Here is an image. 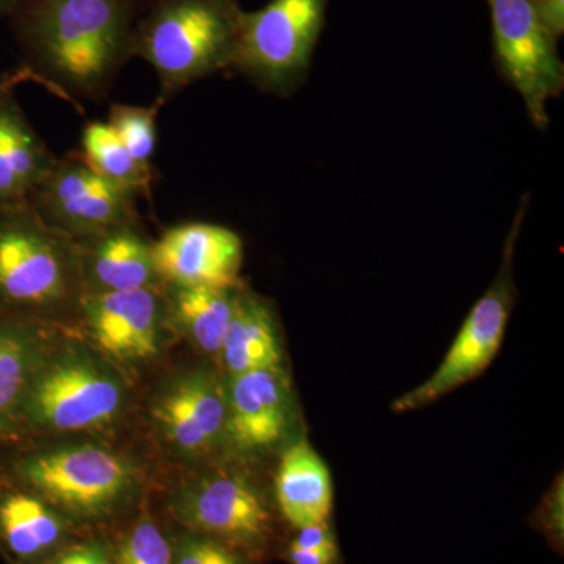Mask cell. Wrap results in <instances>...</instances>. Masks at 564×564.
<instances>
[{
    "label": "cell",
    "mask_w": 564,
    "mask_h": 564,
    "mask_svg": "<svg viewBox=\"0 0 564 564\" xmlns=\"http://www.w3.org/2000/svg\"><path fill=\"white\" fill-rule=\"evenodd\" d=\"M173 564H258L242 552L206 534L177 529L170 534Z\"/></svg>",
    "instance_id": "obj_25"
},
{
    "label": "cell",
    "mask_w": 564,
    "mask_h": 564,
    "mask_svg": "<svg viewBox=\"0 0 564 564\" xmlns=\"http://www.w3.org/2000/svg\"><path fill=\"white\" fill-rule=\"evenodd\" d=\"M35 77L25 69L0 84V206L28 202L55 162L11 93L14 84Z\"/></svg>",
    "instance_id": "obj_16"
},
{
    "label": "cell",
    "mask_w": 564,
    "mask_h": 564,
    "mask_svg": "<svg viewBox=\"0 0 564 564\" xmlns=\"http://www.w3.org/2000/svg\"><path fill=\"white\" fill-rule=\"evenodd\" d=\"M133 198V193L96 173L80 152H70L55 159L28 202L47 225L84 240L137 225Z\"/></svg>",
    "instance_id": "obj_9"
},
{
    "label": "cell",
    "mask_w": 564,
    "mask_h": 564,
    "mask_svg": "<svg viewBox=\"0 0 564 564\" xmlns=\"http://www.w3.org/2000/svg\"><path fill=\"white\" fill-rule=\"evenodd\" d=\"M534 17L555 41L564 33V0H529Z\"/></svg>",
    "instance_id": "obj_28"
},
{
    "label": "cell",
    "mask_w": 564,
    "mask_h": 564,
    "mask_svg": "<svg viewBox=\"0 0 564 564\" xmlns=\"http://www.w3.org/2000/svg\"><path fill=\"white\" fill-rule=\"evenodd\" d=\"M79 245L29 202L0 206V311L39 321L84 300Z\"/></svg>",
    "instance_id": "obj_2"
},
{
    "label": "cell",
    "mask_w": 564,
    "mask_h": 564,
    "mask_svg": "<svg viewBox=\"0 0 564 564\" xmlns=\"http://www.w3.org/2000/svg\"><path fill=\"white\" fill-rule=\"evenodd\" d=\"M111 552L115 564H173L170 534L147 511L122 530Z\"/></svg>",
    "instance_id": "obj_23"
},
{
    "label": "cell",
    "mask_w": 564,
    "mask_h": 564,
    "mask_svg": "<svg viewBox=\"0 0 564 564\" xmlns=\"http://www.w3.org/2000/svg\"><path fill=\"white\" fill-rule=\"evenodd\" d=\"M76 242L87 293L135 291L163 284L152 259V243L141 237L137 225Z\"/></svg>",
    "instance_id": "obj_17"
},
{
    "label": "cell",
    "mask_w": 564,
    "mask_h": 564,
    "mask_svg": "<svg viewBox=\"0 0 564 564\" xmlns=\"http://www.w3.org/2000/svg\"><path fill=\"white\" fill-rule=\"evenodd\" d=\"M118 375L80 348L44 356L18 421L17 441L31 433L95 432L117 421L124 406Z\"/></svg>",
    "instance_id": "obj_5"
},
{
    "label": "cell",
    "mask_w": 564,
    "mask_h": 564,
    "mask_svg": "<svg viewBox=\"0 0 564 564\" xmlns=\"http://www.w3.org/2000/svg\"><path fill=\"white\" fill-rule=\"evenodd\" d=\"M80 154L96 173L101 174L124 191L147 193L150 191L152 170L143 169L126 150L117 133L107 122L93 121L82 137Z\"/></svg>",
    "instance_id": "obj_22"
},
{
    "label": "cell",
    "mask_w": 564,
    "mask_h": 564,
    "mask_svg": "<svg viewBox=\"0 0 564 564\" xmlns=\"http://www.w3.org/2000/svg\"><path fill=\"white\" fill-rule=\"evenodd\" d=\"M135 0H31L20 33L35 74L74 95H102L132 55Z\"/></svg>",
    "instance_id": "obj_1"
},
{
    "label": "cell",
    "mask_w": 564,
    "mask_h": 564,
    "mask_svg": "<svg viewBox=\"0 0 564 564\" xmlns=\"http://www.w3.org/2000/svg\"><path fill=\"white\" fill-rule=\"evenodd\" d=\"M242 13L237 0H158L133 29L132 54L150 63L170 95L232 68Z\"/></svg>",
    "instance_id": "obj_4"
},
{
    "label": "cell",
    "mask_w": 564,
    "mask_h": 564,
    "mask_svg": "<svg viewBox=\"0 0 564 564\" xmlns=\"http://www.w3.org/2000/svg\"><path fill=\"white\" fill-rule=\"evenodd\" d=\"M159 288L84 296L82 315L99 350L118 361L129 362L158 355L166 318H170L169 300Z\"/></svg>",
    "instance_id": "obj_11"
},
{
    "label": "cell",
    "mask_w": 564,
    "mask_h": 564,
    "mask_svg": "<svg viewBox=\"0 0 564 564\" xmlns=\"http://www.w3.org/2000/svg\"><path fill=\"white\" fill-rule=\"evenodd\" d=\"M170 288L172 293L166 300L174 325L196 348L206 355L220 356L234 313L237 289Z\"/></svg>",
    "instance_id": "obj_21"
},
{
    "label": "cell",
    "mask_w": 564,
    "mask_h": 564,
    "mask_svg": "<svg viewBox=\"0 0 564 564\" xmlns=\"http://www.w3.org/2000/svg\"><path fill=\"white\" fill-rule=\"evenodd\" d=\"M328 0H270L243 11L232 68L278 95L295 90L310 73Z\"/></svg>",
    "instance_id": "obj_6"
},
{
    "label": "cell",
    "mask_w": 564,
    "mask_h": 564,
    "mask_svg": "<svg viewBox=\"0 0 564 564\" xmlns=\"http://www.w3.org/2000/svg\"><path fill=\"white\" fill-rule=\"evenodd\" d=\"M494 54L508 82L524 99L534 128L547 129V102L564 88V65L556 43L541 28L529 0H488Z\"/></svg>",
    "instance_id": "obj_10"
},
{
    "label": "cell",
    "mask_w": 564,
    "mask_h": 564,
    "mask_svg": "<svg viewBox=\"0 0 564 564\" xmlns=\"http://www.w3.org/2000/svg\"><path fill=\"white\" fill-rule=\"evenodd\" d=\"M11 2H13V0H0V11L7 9V7H9Z\"/></svg>",
    "instance_id": "obj_31"
},
{
    "label": "cell",
    "mask_w": 564,
    "mask_h": 564,
    "mask_svg": "<svg viewBox=\"0 0 564 564\" xmlns=\"http://www.w3.org/2000/svg\"><path fill=\"white\" fill-rule=\"evenodd\" d=\"M289 544L300 549H322L337 545V540L329 522H322V524L296 529L295 536L292 538Z\"/></svg>",
    "instance_id": "obj_29"
},
{
    "label": "cell",
    "mask_w": 564,
    "mask_h": 564,
    "mask_svg": "<svg viewBox=\"0 0 564 564\" xmlns=\"http://www.w3.org/2000/svg\"><path fill=\"white\" fill-rule=\"evenodd\" d=\"M40 564H115L110 541L104 538H90L73 541L51 558Z\"/></svg>",
    "instance_id": "obj_27"
},
{
    "label": "cell",
    "mask_w": 564,
    "mask_h": 564,
    "mask_svg": "<svg viewBox=\"0 0 564 564\" xmlns=\"http://www.w3.org/2000/svg\"><path fill=\"white\" fill-rule=\"evenodd\" d=\"M285 560L289 564H337L339 562V547L300 549L288 544Z\"/></svg>",
    "instance_id": "obj_30"
},
{
    "label": "cell",
    "mask_w": 564,
    "mask_h": 564,
    "mask_svg": "<svg viewBox=\"0 0 564 564\" xmlns=\"http://www.w3.org/2000/svg\"><path fill=\"white\" fill-rule=\"evenodd\" d=\"M46 350L39 321L0 311V448L17 443L22 404Z\"/></svg>",
    "instance_id": "obj_18"
},
{
    "label": "cell",
    "mask_w": 564,
    "mask_h": 564,
    "mask_svg": "<svg viewBox=\"0 0 564 564\" xmlns=\"http://www.w3.org/2000/svg\"><path fill=\"white\" fill-rule=\"evenodd\" d=\"M152 419L162 440L185 458L209 454L225 440L226 388L209 370L176 375L159 392Z\"/></svg>",
    "instance_id": "obj_13"
},
{
    "label": "cell",
    "mask_w": 564,
    "mask_h": 564,
    "mask_svg": "<svg viewBox=\"0 0 564 564\" xmlns=\"http://www.w3.org/2000/svg\"><path fill=\"white\" fill-rule=\"evenodd\" d=\"M220 358L229 375L281 367L280 333L273 311L245 285L237 289Z\"/></svg>",
    "instance_id": "obj_20"
},
{
    "label": "cell",
    "mask_w": 564,
    "mask_h": 564,
    "mask_svg": "<svg viewBox=\"0 0 564 564\" xmlns=\"http://www.w3.org/2000/svg\"><path fill=\"white\" fill-rule=\"evenodd\" d=\"M159 106L139 107L113 104L110 107L109 122L133 161L151 170V159L155 151V117Z\"/></svg>",
    "instance_id": "obj_24"
},
{
    "label": "cell",
    "mask_w": 564,
    "mask_h": 564,
    "mask_svg": "<svg viewBox=\"0 0 564 564\" xmlns=\"http://www.w3.org/2000/svg\"><path fill=\"white\" fill-rule=\"evenodd\" d=\"M527 203L529 198L525 196L507 239L503 265L499 276L467 315L454 345L445 355L436 372L425 383L393 402L392 410L395 413L417 410L436 402L445 393L454 391L458 386L467 383L478 373L484 372L499 351L514 302L511 256H513L516 237L521 231L522 220H524Z\"/></svg>",
    "instance_id": "obj_8"
},
{
    "label": "cell",
    "mask_w": 564,
    "mask_h": 564,
    "mask_svg": "<svg viewBox=\"0 0 564 564\" xmlns=\"http://www.w3.org/2000/svg\"><path fill=\"white\" fill-rule=\"evenodd\" d=\"M7 478L46 500L77 530L120 518L140 486L128 458L95 443L29 452L11 463Z\"/></svg>",
    "instance_id": "obj_3"
},
{
    "label": "cell",
    "mask_w": 564,
    "mask_h": 564,
    "mask_svg": "<svg viewBox=\"0 0 564 564\" xmlns=\"http://www.w3.org/2000/svg\"><path fill=\"white\" fill-rule=\"evenodd\" d=\"M152 259L163 284L181 288H242V239L209 223H187L152 243Z\"/></svg>",
    "instance_id": "obj_12"
},
{
    "label": "cell",
    "mask_w": 564,
    "mask_h": 564,
    "mask_svg": "<svg viewBox=\"0 0 564 564\" xmlns=\"http://www.w3.org/2000/svg\"><path fill=\"white\" fill-rule=\"evenodd\" d=\"M225 440L242 452L280 443L291 421V400L281 367L229 375Z\"/></svg>",
    "instance_id": "obj_14"
},
{
    "label": "cell",
    "mask_w": 564,
    "mask_h": 564,
    "mask_svg": "<svg viewBox=\"0 0 564 564\" xmlns=\"http://www.w3.org/2000/svg\"><path fill=\"white\" fill-rule=\"evenodd\" d=\"M563 484H560L545 496L544 502L533 514V527L544 534L556 552L562 554L564 540Z\"/></svg>",
    "instance_id": "obj_26"
},
{
    "label": "cell",
    "mask_w": 564,
    "mask_h": 564,
    "mask_svg": "<svg viewBox=\"0 0 564 564\" xmlns=\"http://www.w3.org/2000/svg\"><path fill=\"white\" fill-rule=\"evenodd\" d=\"M77 529L35 492L0 478V554L10 564H40L73 543Z\"/></svg>",
    "instance_id": "obj_15"
},
{
    "label": "cell",
    "mask_w": 564,
    "mask_h": 564,
    "mask_svg": "<svg viewBox=\"0 0 564 564\" xmlns=\"http://www.w3.org/2000/svg\"><path fill=\"white\" fill-rule=\"evenodd\" d=\"M170 513L180 529L215 538L258 564L278 541L276 514L265 494L236 473L220 470L182 485Z\"/></svg>",
    "instance_id": "obj_7"
},
{
    "label": "cell",
    "mask_w": 564,
    "mask_h": 564,
    "mask_svg": "<svg viewBox=\"0 0 564 564\" xmlns=\"http://www.w3.org/2000/svg\"><path fill=\"white\" fill-rule=\"evenodd\" d=\"M274 496L281 518L293 530L329 522L332 475L306 441L293 444L282 455L274 480Z\"/></svg>",
    "instance_id": "obj_19"
}]
</instances>
